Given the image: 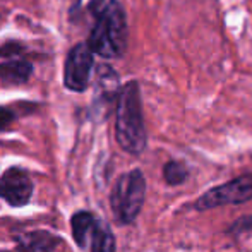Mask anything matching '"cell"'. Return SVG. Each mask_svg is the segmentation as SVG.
<instances>
[{
    "label": "cell",
    "instance_id": "obj_1",
    "mask_svg": "<svg viewBox=\"0 0 252 252\" xmlns=\"http://www.w3.org/2000/svg\"><path fill=\"white\" fill-rule=\"evenodd\" d=\"M90 10L94 17V28L88 47L105 59L122 57L127 48V21L117 0H91Z\"/></svg>",
    "mask_w": 252,
    "mask_h": 252
},
{
    "label": "cell",
    "instance_id": "obj_2",
    "mask_svg": "<svg viewBox=\"0 0 252 252\" xmlns=\"http://www.w3.org/2000/svg\"><path fill=\"white\" fill-rule=\"evenodd\" d=\"M115 136L120 148L129 155H141L148 144L139 84L136 81L127 83L119 94Z\"/></svg>",
    "mask_w": 252,
    "mask_h": 252
},
{
    "label": "cell",
    "instance_id": "obj_3",
    "mask_svg": "<svg viewBox=\"0 0 252 252\" xmlns=\"http://www.w3.org/2000/svg\"><path fill=\"white\" fill-rule=\"evenodd\" d=\"M146 199V179L141 170H130L119 177L112 189L110 204L120 225H129L139 216Z\"/></svg>",
    "mask_w": 252,
    "mask_h": 252
},
{
    "label": "cell",
    "instance_id": "obj_4",
    "mask_svg": "<svg viewBox=\"0 0 252 252\" xmlns=\"http://www.w3.org/2000/svg\"><path fill=\"white\" fill-rule=\"evenodd\" d=\"M252 199V173L235 177L221 186L211 187L196 201V209L206 211L220 206L244 204Z\"/></svg>",
    "mask_w": 252,
    "mask_h": 252
},
{
    "label": "cell",
    "instance_id": "obj_5",
    "mask_svg": "<svg viewBox=\"0 0 252 252\" xmlns=\"http://www.w3.org/2000/svg\"><path fill=\"white\" fill-rule=\"evenodd\" d=\"M91 69H93V52L86 43H79L69 52L63 69L65 86L72 91H84L90 84Z\"/></svg>",
    "mask_w": 252,
    "mask_h": 252
},
{
    "label": "cell",
    "instance_id": "obj_6",
    "mask_svg": "<svg viewBox=\"0 0 252 252\" xmlns=\"http://www.w3.org/2000/svg\"><path fill=\"white\" fill-rule=\"evenodd\" d=\"M33 194V182L23 168L12 166L0 179V197L5 199L10 206L28 204Z\"/></svg>",
    "mask_w": 252,
    "mask_h": 252
},
{
    "label": "cell",
    "instance_id": "obj_7",
    "mask_svg": "<svg viewBox=\"0 0 252 252\" xmlns=\"http://www.w3.org/2000/svg\"><path fill=\"white\" fill-rule=\"evenodd\" d=\"M16 242L21 252H53L57 249L59 239L50 232L34 230V232L16 237Z\"/></svg>",
    "mask_w": 252,
    "mask_h": 252
},
{
    "label": "cell",
    "instance_id": "obj_8",
    "mask_svg": "<svg viewBox=\"0 0 252 252\" xmlns=\"http://www.w3.org/2000/svg\"><path fill=\"white\" fill-rule=\"evenodd\" d=\"M96 216L91 215L88 211H79L72 216L70 220V225H72V235L76 244L81 249H86L90 246L91 235H93L94 228H96Z\"/></svg>",
    "mask_w": 252,
    "mask_h": 252
},
{
    "label": "cell",
    "instance_id": "obj_9",
    "mask_svg": "<svg viewBox=\"0 0 252 252\" xmlns=\"http://www.w3.org/2000/svg\"><path fill=\"white\" fill-rule=\"evenodd\" d=\"M31 65L23 60H14L5 62L0 65V77L9 84H23L30 79Z\"/></svg>",
    "mask_w": 252,
    "mask_h": 252
},
{
    "label": "cell",
    "instance_id": "obj_10",
    "mask_svg": "<svg viewBox=\"0 0 252 252\" xmlns=\"http://www.w3.org/2000/svg\"><path fill=\"white\" fill-rule=\"evenodd\" d=\"M91 252H115V237L106 223L98 220L96 228L91 235L90 246Z\"/></svg>",
    "mask_w": 252,
    "mask_h": 252
},
{
    "label": "cell",
    "instance_id": "obj_11",
    "mask_svg": "<svg viewBox=\"0 0 252 252\" xmlns=\"http://www.w3.org/2000/svg\"><path fill=\"white\" fill-rule=\"evenodd\" d=\"M187 177H189V170L184 163L172 159L163 166V179L168 186H182Z\"/></svg>",
    "mask_w": 252,
    "mask_h": 252
},
{
    "label": "cell",
    "instance_id": "obj_12",
    "mask_svg": "<svg viewBox=\"0 0 252 252\" xmlns=\"http://www.w3.org/2000/svg\"><path fill=\"white\" fill-rule=\"evenodd\" d=\"M252 228V218H242V220H237L235 223H233V226L230 228V233H233V235H239L240 232H246L247 228Z\"/></svg>",
    "mask_w": 252,
    "mask_h": 252
},
{
    "label": "cell",
    "instance_id": "obj_13",
    "mask_svg": "<svg viewBox=\"0 0 252 252\" xmlns=\"http://www.w3.org/2000/svg\"><path fill=\"white\" fill-rule=\"evenodd\" d=\"M12 120H14V113L9 108H0V130L5 129Z\"/></svg>",
    "mask_w": 252,
    "mask_h": 252
}]
</instances>
